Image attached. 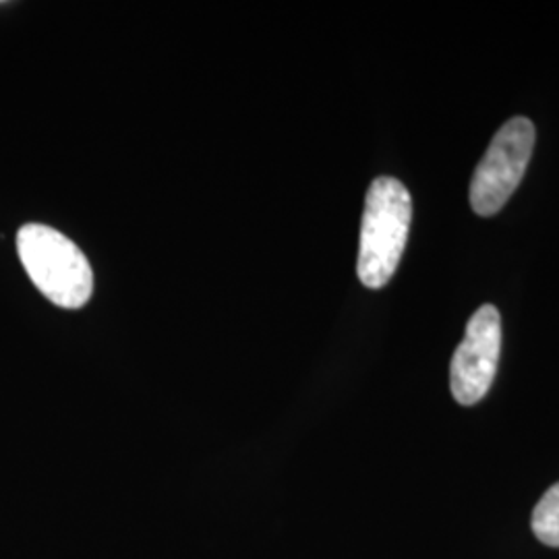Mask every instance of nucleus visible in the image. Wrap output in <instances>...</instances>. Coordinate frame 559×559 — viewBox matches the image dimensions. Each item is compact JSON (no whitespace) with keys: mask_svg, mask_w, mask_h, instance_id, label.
Wrapping results in <instances>:
<instances>
[{"mask_svg":"<svg viewBox=\"0 0 559 559\" xmlns=\"http://www.w3.org/2000/svg\"><path fill=\"white\" fill-rule=\"evenodd\" d=\"M413 221L408 189L392 177L373 180L360 224L357 274L367 288H381L396 274Z\"/></svg>","mask_w":559,"mask_h":559,"instance_id":"1","label":"nucleus"},{"mask_svg":"<svg viewBox=\"0 0 559 559\" xmlns=\"http://www.w3.org/2000/svg\"><path fill=\"white\" fill-rule=\"evenodd\" d=\"M17 251L27 276L50 302L81 309L94 295V272L80 247L46 224H25Z\"/></svg>","mask_w":559,"mask_h":559,"instance_id":"2","label":"nucleus"},{"mask_svg":"<svg viewBox=\"0 0 559 559\" xmlns=\"http://www.w3.org/2000/svg\"><path fill=\"white\" fill-rule=\"evenodd\" d=\"M535 124L524 117L508 120L489 143L471 182V205L479 216H493L512 198L535 147Z\"/></svg>","mask_w":559,"mask_h":559,"instance_id":"3","label":"nucleus"},{"mask_svg":"<svg viewBox=\"0 0 559 559\" xmlns=\"http://www.w3.org/2000/svg\"><path fill=\"white\" fill-rule=\"evenodd\" d=\"M501 353V318L493 305H483L466 323L464 338L450 365V388L462 406H473L496 380Z\"/></svg>","mask_w":559,"mask_h":559,"instance_id":"4","label":"nucleus"},{"mask_svg":"<svg viewBox=\"0 0 559 559\" xmlns=\"http://www.w3.org/2000/svg\"><path fill=\"white\" fill-rule=\"evenodd\" d=\"M533 533L549 547H559V483L540 498L533 512Z\"/></svg>","mask_w":559,"mask_h":559,"instance_id":"5","label":"nucleus"}]
</instances>
